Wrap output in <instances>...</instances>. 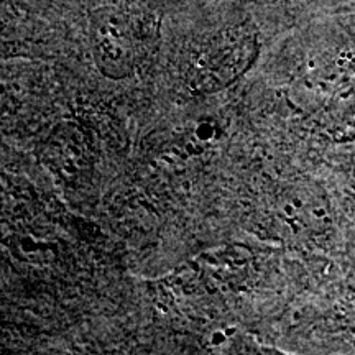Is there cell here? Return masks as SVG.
I'll list each match as a JSON object with an SVG mask.
<instances>
[{"instance_id":"1","label":"cell","mask_w":355,"mask_h":355,"mask_svg":"<svg viewBox=\"0 0 355 355\" xmlns=\"http://www.w3.org/2000/svg\"><path fill=\"white\" fill-rule=\"evenodd\" d=\"M257 56V35L237 25L216 35L194 56L189 66V87L216 92L239 79Z\"/></svg>"},{"instance_id":"2","label":"cell","mask_w":355,"mask_h":355,"mask_svg":"<svg viewBox=\"0 0 355 355\" xmlns=\"http://www.w3.org/2000/svg\"><path fill=\"white\" fill-rule=\"evenodd\" d=\"M91 50L97 69L110 79H127L139 60V33L130 15L119 8H97L91 15Z\"/></svg>"}]
</instances>
